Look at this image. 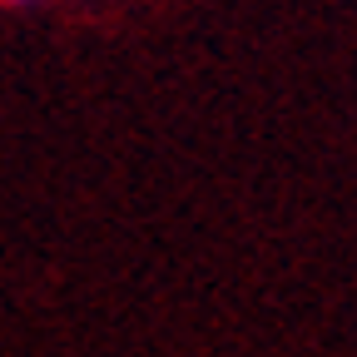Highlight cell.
Returning <instances> with one entry per match:
<instances>
[{
	"label": "cell",
	"instance_id": "cell-1",
	"mask_svg": "<svg viewBox=\"0 0 357 357\" xmlns=\"http://www.w3.org/2000/svg\"><path fill=\"white\" fill-rule=\"evenodd\" d=\"M0 6H30V0H0Z\"/></svg>",
	"mask_w": 357,
	"mask_h": 357
}]
</instances>
